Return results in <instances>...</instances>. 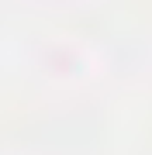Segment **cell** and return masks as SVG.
Here are the masks:
<instances>
[]
</instances>
